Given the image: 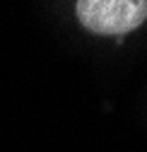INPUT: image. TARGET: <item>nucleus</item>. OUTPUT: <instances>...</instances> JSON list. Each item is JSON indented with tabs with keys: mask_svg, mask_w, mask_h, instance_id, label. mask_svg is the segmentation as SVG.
<instances>
[{
	"mask_svg": "<svg viewBox=\"0 0 147 152\" xmlns=\"http://www.w3.org/2000/svg\"><path fill=\"white\" fill-rule=\"evenodd\" d=\"M75 15L92 34L123 36L147 20V0H80Z\"/></svg>",
	"mask_w": 147,
	"mask_h": 152,
	"instance_id": "nucleus-1",
	"label": "nucleus"
}]
</instances>
